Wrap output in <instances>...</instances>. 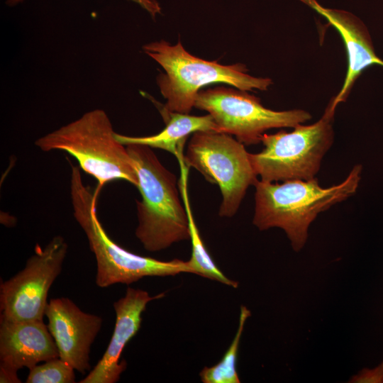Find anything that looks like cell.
<instances>
[{
  "label": "cell",
  "instance_id": "obj_8",
  "mask_svg": "<svg viewBox=\"0 0 383 383\" xmlns=\"http://www.w3.org/2000/svg\"><path fill=\"white\" fill-rule=\"evenodd\" d=\"M194 107L209 112L218 131L233 135L248 145L260 143L267 130L294 128L312 117L301 109L277 111L267 109L259 98L247 91L224 87L200 90Z\"/></svg>",
  "mask_w": 383,
  "mask_h": 383
},
{
  "label": "cell",
  "instance_id": "obj_19",
  "mask_svg": "<svg viewBox=\"0 0 383 383\" xmlns=\"http://www.w3.org/2000/svg\"><path fill=\"white\" fill-rule=\"evenodd\" d=\"M23 0H8L7 3L10 5H14ZM139 4L142 7L146 9L154 16L156 13H160V7L155 0H132Z\"/></svg>",
  "mask_w": 383,
  "mask_h": 383
},
{
  "label": "cell",
  "instance_id": "obj_7",
  "mask_svg": "<svg viewBox=\"0 0 383 383\" xmlns=\"http://www.w3.org/2000/svg\"><path fill=\"white\" fill-rule=\"evenodd\" d=\"M182 160L188 167H194L219 187L221 217L236 213L247 189L258 179L244 144L226 133L194 132Z\"/></svg>",
  "mask_w": 383,
  "mask_h": 383
},
{
  "label": "cell",
  "instance_id": "obj_18",
  "mask_svg": "<svg viewBox=\"0 0 383 383\" xmlns=\"http://www.w3.org/2000/svg\"><path fill=\"white\" fill-rule=\"evenodd\" d=\"M350 383H383V361L374 368H363L351 377Z\"/></svg>",
  "mask_w": 383,
  "mask_h": 383
},
{
  "label": "cell",
  "instance_id": "obj_5",
  "mask_svg": "<svg viewBox=\"0 0 383 383\" xmlns=\"http://www.w3.org/2000/svg\"><path fill=\"white\" fill-rule=\"evenodd\" d=\"M143 50L165 71L157 82L167 101L162 107L171 112L189 114L200 89L206 84L225 83L248 91L267 90L272 84L270 78L247 74L244 65H223L193 56L180 41L175 45L165 40L150 43L143 46Z\"/></svg>",
  "mask_w": 383,
  "mask_h": 383
},
{
  "label": "cell",
  "instance_id": "obj_1",
  "mask_svg": "<svg viewBox=\"0 0 383 383\" xmlns=\"http://www.w3.org/2000/svg\"><path fill=\"white\" fill-rule=\"evenodd\" d=\"M362 165H355L340 184L322 187L315 177L282 183L257 179L255 183L252 223L260 231L280 228L293 250L300 251L308 238V229L317 216L355 194L361 179Z\"/></svg>",
  "mask_w": 383,
  "mask_h": 383
},
{
  "label": "cell",
  "instance_id": "obj_2",
  "mask_svg": "<svg viewBox=\"0 0 383 383\" xmlns=\"http://www.w3.org/2000/svg\"><path fill=\"white\" fill-rule=\"evenodd\" d=\"M138 177L142 199L136 201L135 236L150 252L190 239L187 213L179 199L177 177L160 162L151 148L126 145Z\"/></svg>",
  "mask_w": 383,
  "mask_h": 383
},
{
  "label": "cell",
  "instance_id": "obj_4",
  "mask_svg": "<svg viewBox=\"0 0 383 383\" xmlns=\"http://www.w3.org/2000/svg\"><path fill=\"white\" fill-rule=\"evenodd\" d=\"M43 152L63 150L76 159L79 167L98 182L125 180L137 187L138 177L126 146L119 142L107 113L94 109L37 139Z\"/></svg>",
  "mask_w": 383,
  "mask_h": 383
},
{
  "label": "cell",
  "instance_id": "obj_14",
  "mask_svg": "<svg viewBox=\"0 0 383 383\" xmlns=\"http://www.w3.org/2000/svg\"><path fill=\"white\" fill-rule=\"evenodd\" d=\"M166 127L159 133L141 137H133L116 133L117 140L124 145L138 144L151 148H159L174 155H183V149L188 136L200 131H217L218 128L210 114L196 116L171 112L163 107L160 109Z\"/></svg>",
  "mask_w": 383,
  "mask_h": 383
},
{
  "label": "cell",
  "instance_id": "obj_16",
  "mask_svg": "<svg viewBox=\"0 0 383 383\" xmlns=\"http://www.w3.org/2000/svg\"><path fill=\"white\" fill-rule=\"evenodd\" d=\"M250 310L240 306L238 327L232 343L222 359L212 367H204L199 373L204 383H239L237 372V359L240 338L246 320L250 316Z\"/></svg>",
  "mask_w": 383,
  "mask_h": 383
},
{
  "label": "cell",
  "instance_id": "obj_9",
  "mask_svg": "<svg viewBox=\"0 0 383 383\" xmlns=\"http://www.w3.org/2000/svg\"><path fill=\"white\" fill-rule=\"evenodd\" d=\"M67 250L60 235L53 237L43 248L35 245L24 268L1 284L0 319L43 320L49 290L62 271Z\"/></svg>",
  "mask_w": 383,
  "mask_h": 383
},
{
  "label": "cell",
  "instance_id": "obj_10",
  "mask_svg": "<svg viewBox=\"0 0 383 383\" xmlns=\"http://www.w3.org/2000/svg\"><path fill=\"white\" fill-rule=\"evenodd\" d=\"M48 328L59 353V357L74 370H90L89 353L100 331V316L82 311L72 300L51 299L45 309Z\"/></svg>",
  "mask_w": 383,
  "mask_h": 383
},
{
  "label": "cell",
  "instance_id": "obj_12",
  "mask_svg": "<svg viewBox=\"0 0 383 383\" xmlns=\"http://www.w3.org/2000/svg\"><path fill=\"white\" fill-rule=\"evenodd\" d=\"M164 295L151 296L145 290L127 288L125 295L113 303L116 322L109 343L94 369L79 383H116L119 380L127 365L125 360L120 362L125 346L139 331L147 304Z\"/></svg>",
  "mask_w": 383,
  "mask_h": 383
},
{
  "label": "cell",
  "instance_id": "obj_17",
  "mask_svg": "<svg viewBox=\"0 0 383 383\" xmlns=\"http://www.w3.org/2000/svg\"><path fill=\"white\" fill-rule=\"evenodd\" d=\"M74 369L60 357L51 359L29 370L26 383H72Z\"/></svg>",
  "mask_w": 383,
  "mask_h": 383
},
{
  "label": "cell",
  "instance_id": "obj_3",
  "mask_svg": "<svg viewBox=\"0 0 383 383\" xmlns=\"http://www.w3.org/2000/svg\"><path fill=\"white\" fill-rule=\"evenodd\" d=\"M70 197L73 215L84 231L96 261V284L105 288L115 284H131L145 277L192 273L188 261H162L141 256L118 245L107 234L96 213L99 190L83 182L79 167L72 166Z\"/></svg>",
  "mask_w": 383,
  "mask_h": 383
},
{
  "label": "cell",
  "instance_id": "obj_6",
  "mask_svg": "<svg viewBox=\"0 0 383 383\" xmlns=\"http://www.w3.org/2000/svg\"><path fill=\"white\" fill-rule=\"evenodd\" d=\"M336 106L329 101L321 118L311 125L299 124L291 132L264 133V148L250 153L260 180L267 182L310 180L316 177L321 161L334 140L333 123Z\"/></svg>",
  "mask_w": 383,
  "mask_h": 383
},
{
  "label": "cell",
  "instance_id": "obj_11",
  "mask_svg": "<svg viewBox=\"0 0 383 383\" xmlns=\"http://www.w3.org/2000/svg\"><path fill=\"white\" fill-rule=\"evenodd\" d=\"M57 357V348L43 320L11 322L0 319L1 383H19L18 370H30Z\"/></svg>",
  "mask_w": 383,
  "mask_h": 383
},
{
  "label": "cell",
  "instance_id": "obj_13",
  "mask_svg": "<svg viewBox=\"0 0 383 383\" xmlns=\"http://www.w3.org/2000/svg\"><path fill=\"white\" fill-rule=\"evenodd\" d=\"M299 1L325 17L343 40L348 54V70L341 89L331 99L337 107L346 101L363 70L373 65L383 67V60L376 55L368 29L358 17L344 10L326 8L316 0Z\"/></svg>",
  "mask_w": 383,
  "mask_h": 383
},
{
  "label": "cell",
  "instance_id": "obj_15",
  "mask_svg": "<svg viewBox=\"0 0 383 383\" xmlns=\"http://www.w3.org/2000/svg\"><path fill=\"white\" fill-rule=\"evenodd\" d=\"M180 192L189 221V235L192 242V255L188 260L193 274L219 282L223 284L237 288V282L228 278L217 267L207 251L194 221L187 194L188 167L180 163Z\"/></svg>",
  "mask_w": 383,
  "mask_h": 383
}]
</instances>
